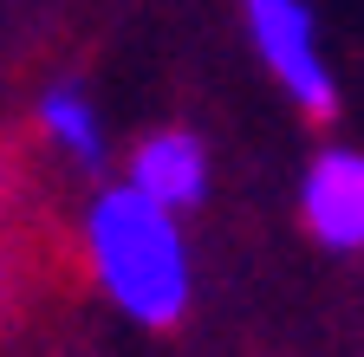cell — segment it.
Masks as SVG:
<instances>
[{
  "mask_svg": "<svg viewBox=\"0 0 364 357\" xmlns=\"http://www.w3.org/2000/svg\"><path fill=\"white\" fill-rule=\"evenodd\" d=\"M85 260L105 299L136 325H169L189 305V241L144 189H105L85 208Z\"/></svg>",
  "mask_w": 364,
  "mask_h": 357,
  "instance_id": "cell-1",
  "label": "cell"
},
{
  "mask_svg": "<svg viewBox=\"0 0 364 357\" xmlns=\"http://www.w3.org/2000/svg\"><path fill=\"white\" fill-rule=\"evenodd\" d=\"M130 189H144L169 214L196 208L208 195V150L189 137V130H156V137H144L136 156H130Z\"/></svg>",
  "mask_w": 364,
  "mask_h": 357,
  "instance_id": "cell-4",
  "label": "cell"
},
{
  "mask_svg": "<svg viewBox=\"0 0 364 357\" xmlns=\"http://www.w3.org/2000/svg\"><path fill=\"white\" fill-rule=\"evenodd\" d=\"M299 221L318 247L358 253L364 247V150H318L299 182Z\"/></svg>",
  "mask_w": 364,
  "mask_h": 357,
  "instance_id": "cell-3",
  "label": "cell"
},
{
  "mask_svg": "<svg viewBox=\"0 0 364 357\" xmlns=\"http://www.w3.org/2000/svg\"><path fill=\"white\" fill-rule=\"evenodd\" d=\"M247 39L260 65L280 78V92L312 111V117H332L338 111V78L326 65V46H318V20L306 0H247Z\"/></svg>",
  "mask_w": 364,
  "mask_h": 357,
  "instance_id": "cell-2",
  "label": "cell"
},
{
  "mask_svg": "<svg viewBox=\"0 0 364 357\" xmlns=\"http://www.w3.org/2000/svg\"><path fill=\"white\" fill-rule=\"evenodd\" d=\"M39 123H46V137H53L72 163L105 169V111L91 104L78 84H53V92L39 98Z\"/></svg>",
  "mask_w": 364,
  "mask_h": 357,
  "instance_id": "cell-5",
  "label": "cell"
}]
</instances>
